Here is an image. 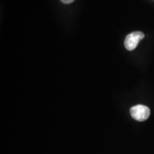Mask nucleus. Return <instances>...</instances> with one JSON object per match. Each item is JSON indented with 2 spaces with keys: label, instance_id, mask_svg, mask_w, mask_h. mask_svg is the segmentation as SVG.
I'll return each mask as SVG.
<instances>
[{
  "label": "nucleus",
  "instance_id": "obj_1",
  "mask_svg": "<svg viewBox=\"0 0 154 154\" xmlns=\"http://www.w3.org/2000/svg\"><path fill=\"white\" fill-rule=\"evenodd\" d=\"M133 119L138 121H144L149 117L151 111L149 108L143 105H136L133 106L130 110Z\"/></svg>",
  "mask_w": 154,
  "mask_h": 154
},
{
  "label": "nucleus",
  "instance_id": "obj_2",
  "mask_svg": "<svg viewBox=\"0 0 154 154\" xmlns=\"http://www.w3.org/2000/svg\"><path fill=\"white\" fill-rule=\"evenodd\" d=\"M144 34L141 32H134L128 34L125 38V47L128 51H132L138 46V42L144 38Z\"/></svg>",
  "mask_w": 154,
  "mask_h": 154
},
{
  "label": "nucleus",
  "instance_id": "obj_3",
  "mask_svg": "<svg viewBox=\"0 0 154 154\" xmlns=\"http://www.w3.org/2000/svg\"><path fill=\"white\" fill-rule=\"evenodd\" d=\"M61 1L64 4H71L72 3L74 0H61Z\"/></svg>",
  "mask_w": 154,
  "mask_h": 154
}]
</instances>
